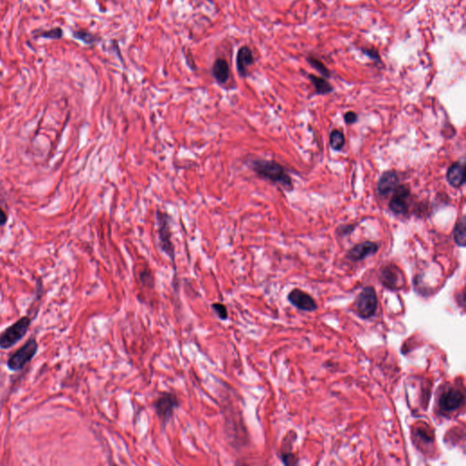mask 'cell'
Listing matches in <instances>:
<instances>
[{
    "instance_id": "9c48e42d",
    "label": "cell",
    "mask_w": 466,
    "mask_h": 466,
    "mask_svg": "<svg viewBox=\"0 0 466 466\" xmlns=\"http://www.w3.org/2000/svg\"><path fill=\"white\" fill-rule=\"evenodd\" d=\"M288 300L296 308L305 312H314L317 310V304L311 295L304 290L294 289L288 295Z\"/></svg>"
},
{
    "instance_id": "44dd1931",
    "label": "cell",
    "mask_w": 466,
    "mask_h": 466,
    "mask_svg": "<svg viewBox=\"0 0 466 466\" xmlns=\"http://www.w3.org/2000/svg\"><path fill=\"white\" fill-rule=\"evenodd\" d=\"M307 61H308L310 65L312 66V68H315L317 71L319 73H321L323 77H330V70L326 68L325 65L322 63L321 60L317 59L316 58H313V57H309L308 59H307Z\"/></svg>"
},
{
    "instance_id": "5b68a950",
    "label": "cell",
    "mask_w": 466,
    "mask_h": 466,
    "mask_svg": "<svg viewBox=\"0 0 466 466\" xmlns=\"http://www.w3.org/2000/svg\"><path fill=\"white\" fill-rule=\"evenodd\" d=\"M153 406L158 419L165 427L172 420L174 411L180 406V402L176 394L164 393L155 401Z\"/></svg>"
},
{
    "instance_id": "ba28073f",
    "label": "cell",
    "mask_w": 466,
    "mask_h": 466,
    "mask_svg": "<svg viewBox=\"0 0 466 466\" xmlns=\"http://www.w3.org/2000/svg\"><path fill=\"white\" fill-rule=\"evenodd\" d=\"M393 198L390 201V209L396 215L406 214L408 210L407 199L410 195V190L407 186L399 185L395 190Z\"/></svg>"
},
{
    "instance_id": "484cf974",
    "label": "cell",
    "mask_w": 466,
    "mask_h": 466,
    "mask_svg": "<svg viewBox=\"0 0 466 466\" xmlns=\"http://www.w3.org/2000/svg\"><path fill=\"white\" fill-rule=\"evenodd\" d=\"M362 52H363L364 54L367 55L369 58H371V59L380 60V56H379V54H378L376 51H374V50H362Z\"/></svg>"
},
{
    "instance_id": "5bb4252c",
    "label": "cell",
    "mask_w": 466,
    "mask_h": 466,
    "mask_svg": "<svg viewBox=\"0 0 466 466\" xmlns=\"http://www.w3.org/2000/svg\"><path fill=\"white\" fill-rule=\"evenodd\" d=\"M446 179L449 184L453 188L462 187L465 182L464 164L456 162L450 166L446 173Z\"/></svg>"
},
{
    "instance_id": "8fae6325",
    "label": "cell",
    "mask_w": 466,
    "mask_h": 466,
    "mask_svg": "<svg viewBox=\"0 0 466 466\" xmlns=\"http://www.w3.org/2000/svg\"><path fill=\"white\" fill-rule=\"evenodd\" d=\"M379 249V246L372 241H365L360 244L353 246L347 252L346 257L353 262H360L367 257L375 254Z\"/></svg>"
},
{
    "instance_id": "e0dca14e",
    "label": "cell",
    "mask_w": 466,
    "mask_h": 466,
    "mask_svg": "<svg viewBox=\"0 0 466 466\" xmlns=\"http://www.w3.org/2000/svg\"><path fill=\"white\" fill-rule=\"evenodd\" d=\"M453 240L460 247H464L466 244V220L465 216H462L458 222L453 230Z\"/></svg>"
},
{
    "instance_id": "ffe728a7",
    "label": "cell",
    "mask_w": 466,
    "mask_h": 466,
    "mask_svg": "<svg viewBox=\"0 0 466 466\" xmlns=\"http://www.w3.org/2000/svg\"><path fill=\"white\" fill-rule=\"evenodd\" d=\"M64 32L63 30H62V28L60 27H56L51 28V29H49V30L41 31L36 36H37V37L45 38V39H53V40H57V39L62 38Z\"/></svg>"
},
{
    "instance_id": "cb8c5ba5",
    "label": "cell",
    "mask_w": 466,
    "mask_h": 466,
    "mask_svg": "<svg viewBox=\"0 0 466 466\" xmlns=\"http://www.w3.org/2000/svg\"><path fill=\"white\" fill-rule=\"evenodd\" d=\"M354 227L353 225H343L337 229V233L341 236H346L351 234L353 231Z\"/></svg>"
},
{
    "instance_id": "d4e9b609",
    "label": "cell",
    "mask_w": 466,
    "mask_h": 466,
    "mask_svg": "<svg viewBox=\"0 0 466 466\" xmlns=\"http://www.w3.org/2000/svg\"><path fill=\"white\" fill-rule=\"evenodd\" d=\"M344 119H345L346 123H348V124H353V123H355L357 121V114L354 113L353 111H348L347 113L344 115Z\"/></svg>"
},
{
    "instance_id": "7a4b0ae2",
    "label": "cell",
    "mask_w": 466,
    "mask_h": 466,
    "mask_svg": "<svg viewBox=\"0 0 466 466\" xmlns=\"http://www.w3.org/2000/svg\"><path fill=\"white\" fill-rule=\"evenodd\" d=\"M156 226L158 235V244L163 253L172 261L174 271H176V252L175 246L172 241V216L161 209L156 211Z\"/></svg>"
},
{
    "instance_id": "3957f363",
    "label": "cell",
    "mask_w": 466,
    "mask_h": 466,
    "mask_svg": "<svg viewBox=\"0 0 466 466\" xmlns=\"http://www.w3.org/2000/svg\"><path fill=\"white\" fill-rule=\"evenodd\" d=\"M33 318L26 315L0 332V349L8 350L19 343L26 336L31 325Z\"/></svg>"
},
{
    "instance_id": "30bf717a",
    "label": "cell",
    "mask_w": 466,
    "mask_h": 466,
    "mask_svg": "<svg viewBox=\"0 0 466 466\" xmlns=\"http://www.w3.org/2000/svg\"><path fill=\"white\" fill-rule=\"evenodd\" d=\"M380 281L383 284L391 290H397L403 283V277L401 270L394 264L385 266L382 271Z\"/></svg>"
},
{
    "instance_id": "7402d4cb",
    "label": "cell",
    "mask_w": 466,
    "mask_h": 466,
    "mask_svg": "<svg viewBox=\"0 0 466 466\" xmlns=\"http://www.w3.org/2000/svg\"><path fill=\"white\" fill-rule=\"evenodd\" d=\"M140 279H141V282H142L143 285L147 286L149 288H153L154 287V277L152 275V273H151L150 270L146 269V270L141 271L140 272Z\"/></svg>"
},
{
    "instance_id": "8992f818",
    "label": "cell",
    "mask_w": 466,
    "mask_h": 466,
    "mask_svg": "<svg viewBox=\"0 0 466 466\" xmlns=\"http://www.w3.org/2000/svg\"><path fill=\"white\" fill-rule=\"evenodd\" d=\"M378 301L373 287H366L359 294L355 303L358 315L362 319H369L374 315Z\"/></svg>"
},
{
    "instance_id": "603a6c76",
    "label": "cell",
    "mask_w": 466,
    "mask_h": 466,
    "mask_svg": "<svg viewBox=\"0 0 466 466\" xmlns=\"http://www.w3.org/2000/svg\"><path fill=\"white\" fill-rule=\"evenodd\" d=\"M211 307H213V311L216 313V315L222 321H226L227 319L229 318L228 310H227L226 306L224 304L216 303V304H213L211 305Z\"/></svg>"
},
{
    "instance_id": "7c38bea8",
    "label": "cell",
    "mask_w": 466,
    "mask_h": 466,
    "mask_svg": "<svg viewBox=\"0 0 466 466\" xmlns=\"http://www.w3.org/2000/svg\"><path fill=\"white\" fill-rule=\"evenodd\" d=\"M254 64V56L252 50L247 46L240 48L237 53L236 65L237 70L240 77H246L248 76V69Z\"/></svg>"
},
{
    "instance_id": "4316f807",
    "label": "cell",
    "mask_w": 466,
    "mask_h": 466,
    "mask_svg": "<svg viewBox=\"0 0 466 466\" xmlns=\"http://www.w3.org/2000/svg\"><path fill=\"white\" fill-rule=\"evenodd\" d=\"M7 221H8L7 214H6V213L3 210V208L0 207V225H5Z\"/></svg>"
},
{
    "instance_id": "6da1fadb",
    "label": "cell",
    "mask_w": 466,
    "mask_h": 466,
    "mask_svg": "<svg viewBox=\"0 0 466 466\" xmlns=\"http://www.w3.org/2000/svg\"><path fill=\"white\" fill-rule=\"evenodd\" d=\"M249 166L259 177L274 184L282 186L286 190H292L291 179L280 163L274 160L256 158L249 161Z\"/></svg>"
},
{
    "instance_id": "2e32d148",
    "label": "cell",
    "mask_w": 466,
    "mask_h": 466,
    "mask_svg": "<svg viewBox=\"0 0 466 466\" xmlns=\"http://www.w3.org/2000/svg\"><path fill=\"white\" fill-rule=\"evenodd\" d=\"M309 78L312 82V85L315 88L317 94L319 95H325L333 91L332 86L323 77H317L315 75L310 74Z\"/></svg>"
},
{
    "instance_id": "d6986e66",
    "label": "cell",
    "mask_w": 466,
    "mask_h": 466,
    "mask_svg": "<svg viewBox=\"0 0 466 466\" xmlns=\"http://www.w3.org/2000/svg\"><path fill=\"white\" fill-rule=\"evenodd\" d=\"M330 147L334 150H341L344 148L345 144V138L344 133L340 132L339 130H334L330 133Z\"/></svg>"
},
{
    "instance_id": "ac0fdd59",
    "label": "cell",
    "mask_w": 466,
    "mask_h": 466,
    "mask_svg": "<svg viewBox=\"0 0 466 466\" xmlns=\"http://www.w3.org/2000/svg\"><path fill=\"white\" fill-rule=\"evenodd\" d=\"M72 36L74 38L82 41L86 45H94L95 43L100 40V37L92 34L91 32L84 30V29L73 30Z\"/></svg>"
},
{
    "instance_id": "277c9868",
    "label": "cell",
    "mask_w": 466,
    "mask_h": 466,
    "mask_svg": "<svg viewBox=\"0 0 466 466\" xmlns=\"http://www.w3.org/2000/svg\"><path fill=\"white\" fill-rule=\"evenodd\" d=\"M38 350V344L36 338L33 336L27 340L18 351L9 357L7 362V366L11 371H22L33 358L35 357Z\"/></svg>"
},
{
    "instance_id": "4fadbf2b",
    "label": "cell",
    "mask_w": 466,
    "mask_h": 466,
    "mask_svg": "<svg viewBox=\"0 0 466 466\" xmlns=\"http://www.w3.org/2000/svg\"><path fill=\"white\" fill-rule=\"evenodd\" d=\"M400 183L398 174L394 171H388L383 173L378 181V192L382 196H386L394 191Z\"/></svg>"
},
{
    "instance_id": "9a60e30c",
    "label": "cell",
    "mask_w": 466,
    "mask_h": 466,
    "mask_svg": "<svg viewBox=\"0 0 466 466\" xmlns=\"http://www.w3.org/2000/svg\"><path fill=\"white\" fill-rule=\"evenodd\" d=\"M213 76L219 84H225L230 78V67L224 59H218L213 63Z\"/></svg>"
},
{
    "instance_id": "52a82bcc",
    "label": "cell",
    "mask_w": 466,
    "mask_h": 466,
    "mask_svg": "<svg viewBox=\"0 0 466 466\" xmlns=\"http://www.w3.org/2000/svg\"><path fill=\"white\" fill-rule=\"evenodd\" d=\"M464 402V395L461 390L453 388L441 395L439 407L444 412H453L461 407Z\"/></svg>"
}]
</instances>
